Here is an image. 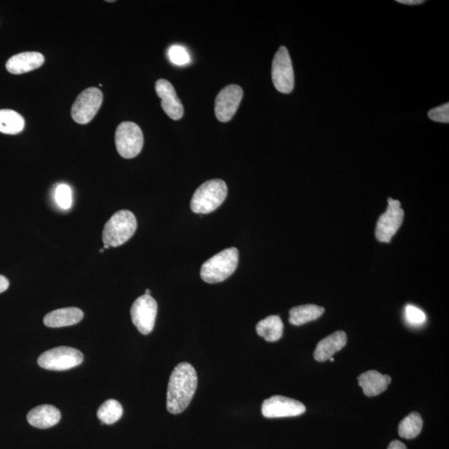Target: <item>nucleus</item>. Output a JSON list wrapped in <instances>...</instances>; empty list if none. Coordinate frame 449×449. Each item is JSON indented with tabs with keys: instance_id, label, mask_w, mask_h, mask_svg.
Returning a JSON list of instances; mask_svg holds the SVG:
<instances>
[{
	"instance_id": "3",
	"label": "nucleus",
	"mask_w": 449,
	"mask_h": 449,
	"mask_svg": "<svg viewBox=\"0 0 449 449\" xmlns=\"http://www.w3.org/2000/svg\"><path fill=\"white\" fill-rule=\"evenodd\" d=\"M136 217L130 210H121L107 221L102 230L103 243L118 248L131 239L136 232Z\"/></svg>"
},
{
	"instance_id": "2",
	"label": "nucleus",
	"mask_w": 449,
	"mask_h": 449,
	"mask_svg": "<svg viewBox=\"0 0 449 449\" xmlns=\"http://www.w3.org/2000/svg\"><path fill=\"white\" fill-rule=\"evenodd\" d=\"M239 262V252L230 248L217 254L201 266V277L206 283H220L235 272Z\"/></svg>"
},
{
	"instance_id": "14",
	"label": "nucleus",
	"mask_w": 449,
	"mask_h": 449,
	"mask_svg": "<svg viewBox=\"0 0 449 449\" xmlns=\"http://www.w3.org/2000/svg\"><path fill=\"white\" fill-rule=\"evenodd\" d=\"M45 57L38 52H25L14 55L6 63V69L13 74H23L41 67Z\"/></svg>"
},
{
	"instance_id": "24",
	"label": "nucleus",
	"mask_w": 449,
	"mask_h": 449,
	"mask_svg": "<svg viewBox=\"0 0 449 449\" xmlns=\"http://www.w3.org/2000/svg\"><path fill=\"white\" fill-rule=\"evenodd\" d=\"M55 201L63 210H69L73 204V196L70 186L67 184H59L55 190Z\"/></svg>"
},
{
	"instance_id": "18",
	"label": "nucleus",
	"mask_w": 449,
	"mask_h": 449,
	"mask_svg": "<svg viewBox=\"0 0 449 449\" xmlns=\"http://www.w3.org/2000/svg\"><path fill=\"white\" fill-rule=\"evenodd\" d=\"M359 384L363 388L365 395L373 397L380 395L386 391L391 382V376L382 375L376 371L364 372L359 378Z\"/></svg>"
},
{
	"instance_id": "32",
	"label": "nucleus",
	"mask_w": 449,
	"mask_h": 449,
	"mask_svg": "<svg viewBox=\"0 0 449 449\" xmlns=\"http://www.w3.org/2000/svg\"><path fill=\"white\" fill-rule=\"evenodd\" d=\"M329 360L331 361V362H333V361H335V359H333V358L331 357V359H329Z\"/></svg>"
},
{
	"instance_id": "26",
	"label": "nucleus",
	"mask_w": 449,
	"mask_h": 449,
	"mask_svg": "<svg viewBox=\"0 0 449 449\" xmlns=\"http://www.w3.org/2000/svg\"><path fill=\"white\" fill-rule=\"evenodd\" d=\"M405 319L412 325H421L427 320L426 315L415 305H408L405 308Z\"/></svg>"
},
{
	"instance_id": "15",
	"label": "nucleus",
	"mask_w": 449,
	"mask_h": 449,
	"mask_svg": "<svg viewBox=\"0 0 449 449\" xmlns=\"http://www.w3.org/2000/svg\"><path fill=\"white\" fill-rule=\"evenodd\" d=\"M61 419V413L53 405H39L29 412L28 422L34 428L46 429L54 427Z\"/></svg>"
},
{
	"instance_id": "21",
	"label": "nucleus",
	"mask_w": 449,
	"mask_h": 449,
	"mask_svg": "<svg viewBox=\"0 0 449 449\" xmlns=\"http://www.w3.org/2000/svg\"><path fill=\"white\" fill-rule=\"evenodd\" d=\"M25 121L22 115L14 110H0V133L10 135L21 133Z\"/></svg>"
},
{
	"instance_id": "8",
	"label": "nucleus",
	"mask_w": 449,
	"mask_h": 449,
	"mask_svg": "<svg viewBox=\"0 0 449 449\" xmlns=\"http://www.w3.org/2000/svg\"><path fill=\"white\" fill-rule=\"evenodd\" d=\"M272 81L276 90L282 94L292 93L295 86L292 58L284 46L280 47L273 59Z\"/></svg>"
},
{
	"instance_id": "23",
	"label": "nucleus",
	"mask_w": 449,
	"mask_h": 449,
	"mask_svg": "<svg viewBox=\"0 0 449 449\" xmlns=\"http://www.w3.org/2000/svg\"><path fill=\"white\" fill-rule=\"evenodd\" d=\"M123 408L120 403L115 399H109L98 408L97 415L102 424H113L122 418Z\"/></svg>"
},
{
	"instance_id": "13",
	"label": "nucleus",
	"mask_w": 449,
	"mask_h": 449,
	"mask_svg": "<svg viewBox=\"0 0 449 449\" xmlns=\"http://www.w3.org/2000/svg\"><path fill=\"white\" fill-rule=\"evenodd\" d=\"M156 92L162 99V109L170 118L179 120L184 116V107L172 83L166 79H159L156 83Z\"/></svg>"
},
{
	"instance_id": "33",
	"label": "nucleus",
	"mask_w": 449,
	"mask_h": 449,
	"mask_svg": "<svg viewBox=\"0 0 449 449\" xmlns=\"http://www.w3.org/2000/svg\"><path fill=\"white\" fill-rule=\"evenodd\" d=\"M110 248L109 245L105 244V248L103 249H109Z\"/></svg>"
},
{
	"instance_id": "29",
	"label": "nucleus",
	"mask_w": 449,
	"mask_h": 449,
	"mask_svg": "<svg viewBox=\"0 0 449 449\" xmlns=\"http://www.w3.org/2000/svg\"><path fill=\"white\" fill-rule=\"evenodd\" d=\"M397 2L406 6H419L424 3V0H397Z\"/></svg>"
},
{
	"instance_id": "27",
	"label": "nucleus",
	"mask_w": 449,
	"mask_h": 449,
	"mask_svg": "<svg viewBox=\"0 0 449 449\" xmlns=\"http://www.w3.org/2000/svg\"><path fill=\"white\" fill-rule=\"evenodd\" d=\"M428 118L431 120L438 122H449V105L448 102L432 109L428 112Z\"/></svg>"
},
{
	"instance_id": "17",
	"label": "nucleus",
	"mask_w": 449,
	"mask_h": 449,
	"mask_svg": "<svg viewBox=\"0 0 449 449\" xmlns=\"http://www.w3.org/2000/svg\"><path fill=\"white\" fill-rule=\"evenodd\" d=\"M83 316L85 314L76 307L55 309L47 314L43 319V324L50 328L71 327L79 323L83 319Z\"/></svg>"
},
{
	"instance_id": "12",
	"label": "nucleus",
	"mask_w": 449,
	"mask_h": 449,
	"mask_svg": "<svg viewBox=\"0 0 449 449\" xmlns=\"http://www.w3.org/2000/svg\"><path fill=\"white\" fill-rule=\"evenodd\" d=\"M243 98V90L238 85H232L224 87L218 94L215 103V113L221 122L232 120Z\"/></svg>"
},
{
	"instance_id": "28",
	"label": "nucleus",
	"mask_w": 449,
	"mask_h": 449,
	"mask_svg": "<svg viewBox=\"0 0 449 449\" xmlns=\"http://www.w3.org/2000/svg\"><path fill=\"white\" fill-rule=\"evenodd\" d=\"M10 286V281L6 276L0 275V294L7 291Z\"/></svg>"
},
{
	"instance_id": "30",
	"label": "nucleus",
	"mask_w": 449,
	"mask_h": 449,
	"mask_svg": "<svg viewBox=\"0 0 449 449\" xmlns=\"http://www.w3.org/2000/svg\"><path fill=\"white\" fill-rule=\"evenodd\" d=\"M388 449H407V448L402 442H400V441L395 440L388 445Z\"/></svg>"
},
{
	"instance_id": "5",
	"label": "nucleus",
	"mask_w": 449,
	"mask_h": 449,
	"mask_svg": "<svg viewBox=\"0 0 449 449\" xmlns=\"http://www.w3.org/2000/svg\"><path fill=\"white\" fill-rule=\"evenodd\" d=\"M83 355L76 349L61 347L50 349L39 356L38 364L43 369L53 371H65L78 366Z\"/></svg>"
},
{
	"instance_id": "25",
	"label": "nucleus",
	"mask_w": 449,
	"mask_h": 449,
	"mask_svg": "<svg viewBox=\"0 0 449 449\" xmlns=\"http://www.w3.org/2000/svg\"><path fill=\"white\" fill-rule=\"evenodd\" d=\"M168 57L175 65L182 66L188 65L190 61L188 50L181 45H173L168 50Z\"/></svg>"
},
{
	"instance_id": "6",
	"label": "nucleus",
	"mask_w": 449,
	"mask_h": 449,
	"mask_svg": "<svg viewBox=\"0 0 449 449\" xmlns=\"http://www.w3.org/2000/svg\"><path fill=\"white\" fill-rule=\"evenodd\" d=\"M115 142L120 156L130 159L141 153L144 138L140 127L132 122H122L115 133Z\"/></svg>"
},
{
	"instance_id": "34",
	"label": "nucleus",
	"mask_w": 449,
	"mask_h": 449,
	"mask_svg": "<svg viewBox=\"0 0 449 449\" xmlns=\"http://www.w3.org/2000/svg\"><path fill=\"white\" fill-rule=\"evenodd\" d=\"M103 252H105V249H100V250H99V252L100 253H102Z\"/></svg>"
},
{
	"instance_id": "11",
	"label": "nucleus",
	"mask_w": 449,
	"mask_h": 449,
	"mask_svg": "<svg viewBox=\"0 0 449 449\" xmlns=\"http://www.w3.org/2000/svg\"><path fill=\"white\" fill-rule=\"evenodd\" d=\"M307 410L303 404L287 397L276 395L264 401L261 411L265 418H286L303 415Z\"/></svg>"
},
{
	"instance_id": "16",
	"label": "nucleus",
	"mask_w": 449,
	"mask_h": 449,
	"mask_svg": "<svg viewBox=\"0 0 449 449\" xmlns=\"http://www.w3.org/2000/svg\"><path fill=\"white\" fill-rule=\"evenodd\" d=\"M347 343V336L344 331H336L318 343L314 356L319 362L329 360L338 351H341Z\"/></svg>"
},
{
	"instance_id": "19",
	"label": "nucleus",
	"mask_w": 449,
	"mask_h": 449,
	"mask_svg": "<svg viewBox=\"0 0 449 449\" xmlns=\"http://www.w3.org/2000/svg\"><path fill=\"white\" fill-rule=\"evenodd\" d=\"M284 325L278 316H271L262 320L256 325L258 335L269 342H275L283 336Z\"/></svg>"
},
{
	"instance_id": "9",
	"label": "nucleus",
	"mask_w": 449,
	"mask_h": 449,
	"mask_svg": "<svg viewBox=\"0 0 449 449\" xmlns=\"http://www.w3.org/2000/svg\"><path fill=\"white\" fill-rule=\"evenodd\" d=\"M404 212L399 201L388 199L386 212L379 218L375 229L376 239L388 243L403 223Z\"/></svg>"
},
{
	"instance_id": "20",
	"label": "nucleus",
	"mask_w": 449,
	"mask_h": 449,
	"mask_svg": "<svg viewBox=\"0 0 449 449\" xmlns=\"http://www.w3.org/2000/svg\"><path fill=\"white\" fill-rule=\"evenodd\" d=\"M325 309L316 305H304L294 307L289 311V323L302 325L319 319L323 315Z\"/></svg>"
},
{
	"instance_id": "10",
	"label": "nucleus",
	"mask_w": 449,
	"mask_h": 449,
	"mask_svg": "<svg viewBox=\"0 0 449 449\" xmlns=\"http://www.w3.org/2000/svg\"><path fill=\"white\" fill-rule=\"evenodd\" d=\"M157 315V303L151 296L143 295L131 308L133 323L142 335H149L153 331Z\"/></svg>"
},
{
	"instance_id": "31",
	"label": "nucleus",
	"mask_w": 449,
	"mask_h": 449,
	"mask_svg": "<svg viewBox=\"0 0 449 449\" xmlns=\"http://www.w3.org/2000/svg\"><path fill=\"white\" fill-rule=\"evenodd\" d=\"M145 295H146V296H151V291H150V289H146Z\"/></svg>"
},
{
	"instance_id": "22",
	"label": "nucleus",
	"mask_w": 449,
	"mask_h": 449,
	"mask_svg": "<svg viewBox=\"0 0 449 449\" xmlns=\"http://www.w3.org/2000/svg\"><path fill=\"white\" fill-rule=\"evenodd\" d=\"M422 428V417L418 413L413 412L401 421L399 425V435L404 439H415L419 435Z\"/></svg>"
},
{
	"instance_id": "4",
	"label": "nucleus",
	"mask_w": 449,
	"mask_h": 449,
	"mask_svg": "<svg viewBox=\"0 0 449 449\" xmlns=\"http://www.w3.org/2000/svg\"><path fill=\"white\" fill-rule=\"evenodd\" d=\"M228 190V186L221 179L206 182L193 194L190 209L197 214L212 212L223 204Z\"/></svg>"
},
{
	"instance_id": "1",
	"label": "nucleus",
	"mask_w": 449,
	"mask_h": 449,
	"mask_svg": "<svg viewBox=\"0 0 449 449\" xmlns=\"http://www.w3.org/2000/svg\"><path fill=\"white\" fill-rule=\"evenodd\" d=\"M197 387V375L193 365L181 363L170 376L166 408L171 414L184 412L192 401Z\"/></svg>"
},
{
	"instance_id": "7",
	"label": "nucleus",
	"mask_w": 449,
	"mask_h": 449,
	"mask_svg": "<svg viewBox=\"0 0 449 449\" xmlns=\"http://www.w3.org/2000/svg\"><path fill=\"white\" fill-rule=\"evenodd\" d=\"M102 100V93L97 87L83 91L72 107V118L79 124H87L96 116Z\"/></svg>"
}]
</instances>
